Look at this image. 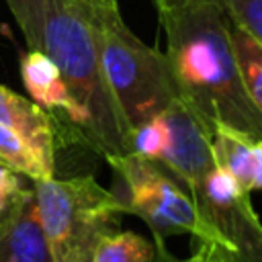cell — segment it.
<instances>
[{
  "label": "cell",
  "mask_w": 262,
  "mask_h": 262,
  "mask_svg": "<svg viewBox=\"0 0 262 262\" xmlns=\"http://www.w3.org/2000/svg\"><path fill=\"white\" fill-rule=\"evenodd\" d=\"M154 242L135 231H115L94 250L90 262H154Z\"/></svg>",
  "instance_id": "14"
},
{
  "label": "cell",
  "mask_w": 262,
  "mask_h": 262,
  "mask_svg": "<svg viewBox=\"0 0 262 262\" xmlns=\"http://www.w3.org/2000/svg\"><path fill=\"white\" fill-rule=\"evenodd\" d=\"M25 186L20 184V174L10 170L4 162H0V215H4L10 205L20 196Z\"/></svg>",
  "instance_id": "17"
},
{
  "label": "cell",
  "mask_w": 262,
  "mask_h": 262,
  "mask_svg": "<svg viewBox=\"0 0 262 262\" xmlns=\"http://www.w3.org/2000/svg\"><path fill=\"white\" fill-rule=\"evenodd\" d=\"M158 6V12L174 8V6H182V4H190V2H203V0H154Z\"/></svg>",
  "instance_id": "19"
},
{
  "label": "cell",
  "mask_w": 262,
  "mask_h": 262,
  "mask_svg": "<svg viewBox=\"0 0 262 262\" xmlns=\"http://www.w3.org/2000/svg\"><path fill=\"white\" fill-rule=\"evenodd\" d=\"M223 10L262 41V0H217Z\"/></svg>",
  "instance_id": "16"
},
{
  "label": "cell",
  "mask_w": 262,
  "mask_h": 262,
  "mask_svg": "<svg viewBox=\"0 0 262 262\" xmlns=\"http://www.w3.org/2000/svg\"><path fill=\"white\" fill-rule=\"evenodd\" d=\"M154 248H156V252H154V262H211V248H209L207 244H201V242H199V248H196L188 258H182V260L174 258V256L166 250L164 239H154Z\"/></svg>",
  "instance_id": "18"
},
{
  "label": "cell",
  "mask_w": 262,
  "mask_h": 262,
  "mask_svg": "<svg viewBox=\"0 0 262 262\" xmlns=\"http://www.w3.org/2000/svg\"><path fill=\"white\" fill-rule=\"evenodd\" d=\"M211 156L215 166L227 172L242 190H262V141L215 131L211 135Z\"/></svg>",
  "instance_id": "11"
},
{
  "label": "cell",
  "mask_w": 262,
  "mask_h": 262,
  "mask_svg": "<svg viewBox=\"0 0 262 262\" xmlns=\"http://www.w3.org/2000/svg\"><path fill=\"white\" fill-rule=\"evenodd\" d=\"M162 117L168 125L170 141L158 164L188 190L215 168L211 156V135L180 98L164 108Z\"/></svg>",
  "instance_id": "7"
},
{
  "label": "cell",
  "mask_w": 262,
  "mask_h": 262,
  "mask_svg": "<svg viewBox=\"0 0 262 262\" xmlns=\"http://www.w3.org/2000/svg\"><path fill=\"white\" fill-rule=\"evenodd\" d=\"M225 25L242 84L250 100L262 111V41L227 12H225Z\"/></svg>",
  "instance_id": "12"
},
{
  "label": "cell",
  "mask_w": 262,
  "mask_h": 262,
  "mask_svg": "<svg viewBox=\"0 0 262 262\" xmlns=\"http://www.w3.org/2000/svg\"><path fill=\"white\" fill-rule=\"evenodd\" d=\"M188 194L207 227L211 262H262V221L250 192L215 166L188 188Z\"/></svg>",
  "instance_id": "6"
},
{
  "label": "cell",
  "mask_w": 262,
  "mask_h": 262,
  "mask_svg": "<svg viewBox=\"0 0 262 262\" xmlns=\"http://www.w3.org/2000/svg\"><path fill=\"white\" fill-rule=\"evenodd\" d=\"M90 8L98 33L102 74L131 131L180 98L174 78L164 51L131 33L117 2L90 0Z\"/></svg>",
  "instance_id": "3"
},
{
  "label": "cell",
  "mask_w": 262,
  "mask_h": 262,
  "mask_svg": "<svg viewBox=\"0 0 262 262\" xmlns=\"http://www.w3.org/2000/svg\"><path fill=\"white\" fill-rule=\"evenodd\" d=\"M113 168V194L123 213L137 215L147 223L154 239L176 233H190L207 244L209 233L203 225L188 190L158 162L125 154L108 160Z\"/></svg>",
  "instance_id": "5"
},
{
  "label": "cell",
  "mask_w": 262,
  "mask_h": 262,
  "mask_svg": "<svg viewBox=\"0 0 262 262\" xmlns=\"http://www.w3.org/2000/svg\"><path fill=\"white\" fill-rule=\"evenodd\" d=\"M168 141H170V133H168V125H166L162 113L151 117L149 121L133 127L127 137L129 154H135V156L151 160V162H160V158L164 156V151L168 147Z\"/></svg>",
  "instance_id": "15"
},
{
  "label": "cell",
  "mask_w": 262,
  "mask_h": 262,
  "mask_svg": "<svg viewBox=\"0 0 262 262\" xmlns=\"http://www.w3.org/2000/svg\"><path fill=\"white\" fill-rule=\"evenodd\" d=\"M160 23L178 96L205 131H229L262 141V111L242 84L221 4L203 0L174 6L160 12Z\"/></svg>",
  "instance_id": "1"
},
{
  "label": "cell",
  "mask_w": 262,
  "mask_h": 262,
  "mask_svg": "<svg viewBox=\"0 0 262 262\" xmlns=\"http://www.w3.org/2000/svg\"><path fill=\"white\" fill-rule=\"evenodd\" d=\"M29 49L45 53L88 119L86 145L106 162L129 154V129L106 86L90 0H4Z\"/></svg>",
  "instance_id": "2"
},
{
  "label": "cell",
  "mask_w": 262,
  "mask_h": 262,
  "mask_svg": "<svg viewBox=\"0 0 262 262\" xmlns=\"http://www.w3.org/2000/svg\"><path fill=\"white\" fill-rule=\"evenodd\" d=\"M0 262H53L33 188H25L0 215Z\"/></svg>",
  "instance_id": "9"
},
{
  "label": "cell",
  "mask_w": 262,
  "mask_h": 262,
  "mask_svg": "<svg viewBox=\"0 0 262 262\" xmlns=\"http://www.w3.org/2000/svg\"><path fill=\"white\" fill-rule=\"evenodd\" d=\"M37 213L53 262H90L96 246L119 231V201L92 176L33 180Z\"/></svg>",
  "instance_id": "4"
},
{
  "label": "cell",
  "mask_w": 262,
  "mask_h": 262,
  "mask_svg": "<svg viewBox=\"0 0 262 262\" xmlns=\"http://www.w3.org/2000/svg\"><path fill=\"white\" fill-rule=\"evenodd\" d=\"M20 80L25 84L29 98L35 104H39L49 115L61 113L63 121L68 123L70 131H74L76 139L86 143V113L72 96L57 66L45 53L29 49L27 53L20 55Z\"/></svg>",
  "instance_id": "8"
},
{
  "label": "cell",
  "mask_w": 262,
  "mask_h": 262,
  "mask_svg": "<svg viewBox=\"0 0 262 262\" xmlns=\"http://www.w3.org/2000/svg\"><path fill=\"white\" fill-rule=\"evenodd\" d=\"M0 162H4L10 170L31 180L55 176V168L45 164L20 135H16L4 125H0Z\"/></svg>",
  "instance_id": "13"
},
{
  "label": "cell",
  "mask_w": 262,
  "mask_h": 262,
  "mask_svg": "<svg viewBox=\"0 0 262 262\" xmlns=\"http://www.w3.org/2000/svg\"><path fill=\"white\" fill-rule=\"evenodd\" d=\"M0 125L20 135L37 156L55 168V121L31 98L0 84Z\"/></svg>",
  "instance_id": "10"
},
{
  "label": "cell",
  "mask_w": 262,
  "mask_h": 262,
  "mask_svg": "<svg viewBox=\"0 0 262 262\" xmlns=\"http://www.w3.org/2000/svg\"><path fill=\"white\" fill-rule=\"evenodd\" d=\"M102 2H117V0H102Z\"/></svg>",
  "instance_id": "20"
}]
</instances>
